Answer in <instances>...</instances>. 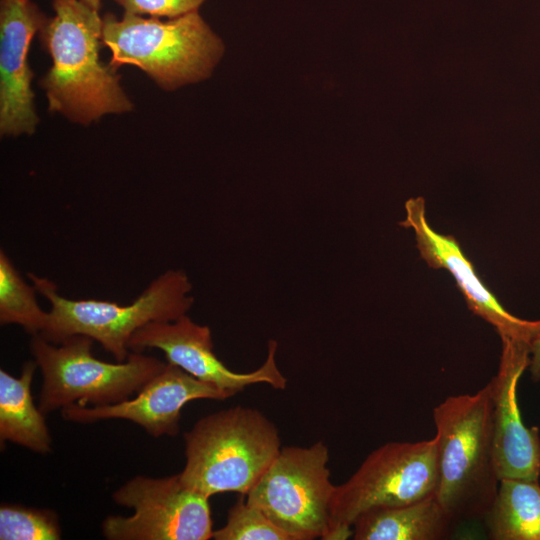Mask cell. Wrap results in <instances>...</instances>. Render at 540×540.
<instances>
[{
  "label": "cell",
  "mask_w": 540,
  "mask_h": 540,
  "mask_svg": "<svg viewBox=\"0 0 540 540\" xmlns=\"http://www.w3.org/2000/svg\"><path fill=\"white\" fill-rule=\"evenodd\" d=\"M483 521L489 539L540 540L538 479H501Z\"/></svg>",
  "instance_id": "cell-17"
},
{
  "label": "cell",
  "mask_w": 540,
  "mask_h": 540,
  "mask_svg": "<svg viewBox=\"0 0 540 540\" xmlns=\"http://www.w3.org/2000/svg\"><path fill=\"white\" fill-rule=\"evenodd\" d=\"M102 18L110 66H136L166 91L209 78L225 51L198 11L166 21L127 12L121 18L112 13Z\"/></svg>",
  "instance_id": "cell-4"
},
{
  "label": "cell",
  "mask_w": 540,
  "mask_h": 540,
  "mask_svg": "<svg viewBox=\"0 0 540 540\" xmlns=\"http://www.w3.org/2000/svg\"><path fill=\"white\" fill-rule=\"evenodd\" d=\"M215 540H291L258 507L241 497L229 509L226 524L213 531Z\"/></svg>",
  "instance_id": "cell-20"
},
{
  "label": "cell",
  "mask_w": 540,
  "mask_h": 540,
  "mask_svg": "<svg viewBox=\"0 0 540 540\" xmlns=\"http://www.w3.org/2000/svg\"><path fill=\"white\" fill-rule=\"evenodd\" d=\"M184 441L180 481L208 498L223 492L246 496L282 448L276 425L241 405L200 418Z\"/></svg>",
  "instance_id": "cell-3"
},
{
  "label": "cell",
  "mask_w": 540,
  "mask_h": 540,
  "mask_svg": "<svg viewBox=\"0 0 540 540\" xmlns=\"http://www.w3.org/2000/svg\"><path fill=\"white\" fill-rule=\"evenodd\" d=\"M35 360L26 361L20 377L0 370V441L21 445L34 452H51L52 438L45 414L36 406L31 383L36 369Z\"/></svg>",
  "instance_id": "cell-16"
},
{
  "label": "cell",
  "mask_w": 540,
  "mask_h": 540,
  "mask_svg": "<svg viewBox=\"0 0 540 540\" xmlns=\"http://www.w3.org/2000/svg\"><path fill=\"white\" fill-rule=\"evenodd\" d=\"M230 397L224 390L167 362L134 398L102 407L70 405L61 410V416L67 421L83 424L125 419L141 426L153 437L175 436L180 430L185 404L199 399L225 400Z\"/></svg>",
  "instance_id": "cell-11"
},
{
  "label": "cell",
  "mask_w": 540,
  "mask_h": 540,
  "mask_svg": "<svg viewBox=\"0 0 540 540\" xmlns=\"http://www.w3.org/2000/svg\"><path fill=\"white\" fill-rule=\"evenodd\" d=\"M531 378L534 381L540 380V334L530 343V360L528 365Z\"/></svg>",
  "instance_id": "cell-22"
},
{
  "label": "cell",
  "mask_w": 540,
  "mask_h": 540,
  "mask_svg": "<svg viewBox=\"0 0 540 540\" xmlns=\"http://www.w3.org/2000/svg\"><path fill=\"white\" fill-rule=\"evenodd\" d=\"M277 347V342L270 340L267 357L259 368L246 373L234 372L215 355L210 328L195 323L187 314L174 321L148 323L129 342L130 352L159 349L166 362L231 396L253 384L264 383L278 390L286 388L287 378L275 359Z\"/></svg>",
  "instance_id": "cell-10"
},
{
  "label": "cell",
  "mask_w": 540,
  "mask_h": 540,
  "mask_svg": "<svg viewBox=\"0 0 540 540\" xmlns=\"http://www.w3.org/2000/svg\"><path fill=\"white\" fill-rule=\"evenodd\" d=\"M85 4H87L89 7H91L94 10L99 11L101 8V0H81Z\"/></svg>",
  "instance_id": "cell-23"
},
{
  "label": "cell",
  "mask_w": 540,
  "mask_h": 540,
  "mask_svg": "<svg viewBox=\"0 0 540 540\" xmlns=\"http://www.w3.org/2000/svg\"><path fill=\"white\" fill-rule=\"evenodd\" d=\"M438 447L435 496L456 522L483 520L498 490L490 382L433 409Z\"/></svg>",
  "instance_id": "cell-2"
},
{
  "label": "cell",
  "mask_w": 540,
  "mask_h": 540,
  "mask_svg": "<svg viewBox=\"0 0 540 540\" xmlns=\"http://www.w3.org/2000/svg\"><path fill=\"white\" fill-rule=\"evenodd\" d=\"M438 480L437 439L387 442L373 450L354 474L336 486L325 540L352 536L363 513L410 504L435 494Z\"/></svg>",
  "instance_id": "cell-7"
},
{
  "label": "cell",
  "mask_w": 540,
  "mask_h": 540,
  "mask_svg": "<svg viewBox=\"0 0 540 540\" xmlns=\"http://www.w3.org/2000/svg\"><path fill=\"white\" fill-rule=\"evenodd\" d=\"M328 462L329 450L323 441L308 447H283L246 501L291 540L325 539L335 489Z\"/></svg>",
  "instance_id": "cell-8"
},
{
  "label": "cell",
  "mask_w": 540,
  "mask_h": 540,
  "mask_svg": "<svg viewBox=\"0 0 540 540\" xmlns=\"http://www.w3.org/2000/svg\"><path fill=\"white\" fill-rule=\"evenodd\" d=\"M455 524L433 494L361 514L352 525V536L355 540H441L449 537Z\"/></svg>",
  "instance_id": "cell-15"
},
{
  "label": "cell",
  "mask_w": 540,
  "mask_h": 540,
  "mask_svg": "<svg viewBox=\"0 0 540 540\" xmlns=\"http://www.w3.org/2000/svg\"><path fill=\"white\" fill-rule=\"evenodd\" d=\"M28 276L50 305L47 323L39 334L59 344L72 335L98 342L116 362L125 361L132 336L151 322L174 321L188 313L194 303L192 283L183 270H167L155 278L130 304L96 299H69L56 284L33 273Z\"/></svg>",
  "instance_id": "cell-5"
},
{
  "label": "cell",
  "mask_w": 540,
  "mask_h": 540,
  "mask_svg": "<svg viewBox=\"0 0 540 540\" xmlns=\"http://www.w3.org/2000/svg\"><path fill=\"white\" fill-rule=\"evenodd\" d=\"M55 15L39 30L52 65L39 84L48 108L74 123L89 125L106 114L133 110L116 70L99 57L103 18L81 0H52Z\"/></svg>",
  "instance_id": "cell-1"
},
{
  "label": "cell",
  "mask_w": 540,
  "mask_h": 540,
  "mask_svg": "<svg viewBox=\"0 0 540 540\" xmlns=\"http://www.w3.org/2000/svg\"><path fill=\"white\" fill-rule=\"evenodd\" d=\"M405 211L400 225L413 230L421 257L430 267L450 272L469 309L492 325L501 339L531 343L540 334V320L528 321L509 313L476 274L457 240L429 225L423 198L409 199Z\"/></svg>",
  "instance_id": "cell-13"
},
{
  "label": "cell",
  "mask_w": 540,
  "mask_h": 540,
  "mask_svg": "<svg viewBox=\"0 0 540 540\" xmlns=\"http://www.w3.org/2000/svg\"><path fill=\"white\" fill-rule=\"evenodd\" d=\"M124 12L151 17L175 18L198 11L206 0H114Z\"/></svg>",
  "instance_id": "cell-21"
},
{
  "label": "cell",
  "mask_w": 540,
  "mask_h": 540,
  "mask_svg": "<svg viewBox=\"0 0 540 540\" xmlns=\"http://www.w3.org/2000/svg\"><path fill=\"white\" fill-rule=\"evenodd\" d=\"M48 17L31 0H0V133L31 135L39 118L28 62L32 38Z\"/></svg>",
  "instance_id": "cell-14"
},
{
  "label": "cell",
  "mask_w": 540,
  "mask_h": 540,
  "mask_svg": "<svg viewBox=\"0 0 540 540\" xmlns=\"http://www.w3.org/2000/svg\"><path fill=\"white\" fill-rule=\"evenodd\" d=\"M93 342L84 335L59 344L32 336L30 351L43 379L38 406L45 415L70 405L102 407L128 400L167 363L140 352H130L123 362H105L93 355Z\"/></svg>",
  "instance_id": "cell-6"
},
{
  "label": "cell",
  "mask_w": 540,
  "mask_h": 540,
  "mask_svg": "<svg viewBox=\"0 0 540 540\" xmlns=\"http://www.w3.org/2000/svg\"><path fill=\"white\" fill-rule=\"evenodd\" d=\"M501 341L498 371L490 381L497 474L499 480L539 479V430L525 426L517 400L519 379L529 365L530 343L515 339Z\"/></svg>",
  "instance_id": "cell-12"
},
{
  "label": "cell",
  "mask_w": 540,
  "mask_h": 540,
  "mask_svg": "<svg viewBox=\"0 0 540 540\" xmlns=\"http://www.w3.org/2000/svg\"><path fill=\"white\" fill-rule=\"evenodd\" d=\"M131 516H108L102 534L108 540H208L213 535L209 498L186 487L179 474L138 475L112 494Z\"/></svg>",
  "instance_id": "cell-9"
},
{
  "label": "cell",
  "mask_w": 540,
  "mask_h": 540,
  "mask_svg": "<svg viewBox=\"0 0 540 540\" xmlns=\"http://www.w3.org/2000/svg\"><path fill=\"white\" fill-rule=\"evenodd\" d=\"M34 285H28L7 254L0 251V323L16 324L31 336L40 334L48 319L36 298Z\"/></svg>",
  "instance_id": "cell-18"
},
{
  "label": "cell",
  "mask_w": 540,
  "mask_h": 540,
  "mask_svg": "<svg viewBox=\"0 0 540 540\" xmlns=\"http://www.w3.org/2000/svg\"><path fill=\"white\" fill-rule=\"evenodd\" d=\"M58 515L49 509L3 503L0 506L1 540H59Z\"/></svg>",
  "instance_id": "cell-19"
}]
</instances>
